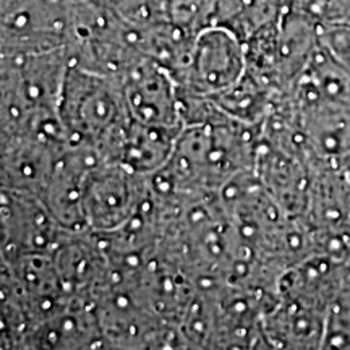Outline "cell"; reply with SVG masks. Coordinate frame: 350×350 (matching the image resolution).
<instances>
[{
    "mask_svg": "<svg viewBox=\"0 0 350 350\" xmlns=\"http://www.w3.org/2000/svg\"><path fill=\"white\" fill-rule=\"evenodd\" d=\"M70 65L72 60L67 47L0 55L2 137L47 133L65 138L59 104Z\"/></svg>",
    "mask_w": 350,
    "mask_h": 350,
    "instance_id": "cell-1",
    "label": "cell"
},
{
    "mask_svg": "<svg viewBox=\"0 0 350 350\" xmlns=\"http://www.w3.org/2000/svg\"><path fill=\"white\" fill-rule=\"evenodd\" d=\"M214 0H164V16L188 31L198 34L211 25Z\"/></svg>",
    "mask_w": 350,
    "mask_h": 350,
    "instance_id": "cell-12",
    "label": "cell"
},
{
    "mask_svg": "<svg viewBox=\"0 0 350 350\" xmlns=\"http://www.w3.org/2000/svg\"><path fill=\"white\" fill-rule=\"evenodd\" d=\"M288 0H214L211 25L235 34L243 46L278 23Z\"/></svg>",
    "mask_w": 350,
    "mask_h": 350,
    "instance_id": "cell-11",
    "label": "cell"
},
{
    "mask_svg": "<svg viewBox=\"0 0 350 350\" xmlns=\"http://www.w3.org/2000/svg\"><path fill=\"white\" fill-rule=\"evenodd\" d=\"M288 3L318 25L350 23V0H288Z\"/></svg>",
    "mask_w": 350,
    "mask_h": 350,
    "instance_id": "cell-13",
    "label": "cell"
},
{
    "mask_svg": "<svg viewBox=\"0 0 350 350\" xmlns=\"http://www.w3.org/2000/svg\"><path fill=\"white\" fill-rule=\"evenodd\" d=\"M245 72L243 42L221 26H206L195 36L178 85L183 94L213 99L234 86Z\"/></svg>",
    "mask_w": 350,
    "mask_h": 350,
    "instance_id": "cell-4",
    "label": "cell"
},
{
    "mask_svg": "<svg viewBox=\"0 0 350 350\" xmlns=\"http://www.w3.org/2000/svg\"><path fill=\"white\" fill-rule=\"evenodd\" d=\"M119 80L131 119L174 130L185 126L180 85L169 70L150 59H139Z\"/></svg>",
    "mask_w": 350,
    "mask_h": 350,
    "instance_id": "cell-6",
    "label": "cell"
},
{
    "mask_svg": "<svg viewBox=\"0 0 350 350\" xmlns=\"http://www.w3.org/2000/svg\"><path fill=\"white\" fill-rule=\"evenodd\" d=\"M2 260L52 253L72 234L52 216L41 198L16 191L0 193Z\"/></svg>",
    "mask_w": 350,
    "mask_h": 350,
    "instance_id": "cell-5",
    "label": "cell"
},
{
    "mask_svg": "<svg viewBox=\"0 0 350 350\" xmlns=\"http://www.w3.org/2000/svg\"><path fill=\"white\" fill-rule=\"evenodd\" d=\"M67 139L46 133H18L2 137V190L41 198L55 161Z\"/></svg>",
    "mask_w": 350,
    "mask_h": 350,
    "instance_id": "cell-7",
    "label": "cell"
},
{
    "mask_svg": "<svg viewBox=\"0 0 350 350\" xmlns=\"http://www.w3.org/2000/svg\"><path fill=\"white\" fill-rule=\"evenodd\" d=\"M26 349H106L93 305L73 299L33 331Z\"/></svg>",
    "mask_w": 350,
    "mask_h": 350,
    "instance_id": "cell-9",
    "label": "cell"
},
{
    "mask_svg": "<svg viewBox=\"0 0 350 350\" xmlns=\"http://www.w3.org/2000/svg\"><path fill=\"white\" fill-rule=\"evenodd\" d=\"M59 119L67 143L91 148L104 161L116 163L131 122L120 80L70 65Z\"/></svg>",
    "mask_w": 350,
    "mask_h": 350,
    "instance_id": "cell-2",
    "label": "cell"
},
{
    "mask_svg": "<svg viewBox=\"0 0 350 350\" xmlns=\"http://www.w3.org/2000/svg\"><path fill=\"white\" fill-rule=\"evenodd\" d=\"M180 131L146 125L131 119L116 163L124 164L143 177H151L170 159Z\"/></svg>",
    "mask_w": 350,
    "mask_h": 350,
    "instance_id": "cell-10",
    "label": "cell"
},
{
    "mask_svg": "<svg viewBox=\"0 0 350 350\" xmlns=\"http://www.w3.org/2000/svg\"><path fill=\"white\" fill-rule=\"evenodd\" d=\"M150 191V178L120 163L99 161L86 175L83 216L86 230L107 234L117 230L138 211Z\"/></svg>",
    "mask_w": 350,
    "mask_h": 350,
    "instance_id": "cell-3",
    "label": "cell"
},
{
    "mask_svg": "<svg viewBox=\"0 0 350 350\" xmlns=\"http://www.w3.org/2000/svg\"><path fill=\"white\" fill-rule=\"evenodd\" d=\"M99 161L104 159L94 150L70 143L57 157L41 200L55 221L67 230H86L83 191L88 172Z\"/></svg>",
    "mask_w": 350,
    "mask_h": 350,
    "instance_id": "cell-8",
    "label": "cell"
}]
</instances>
